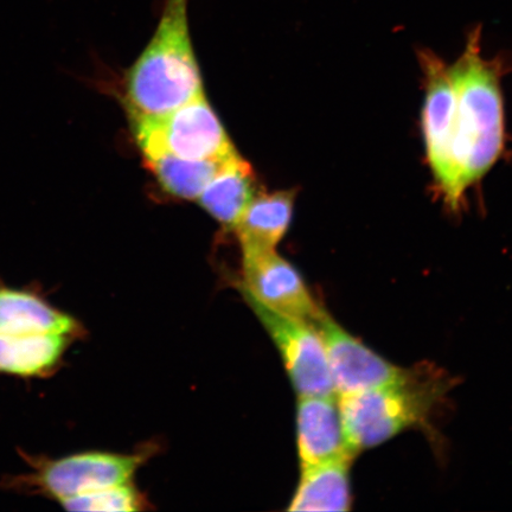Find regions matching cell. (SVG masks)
Here are the masks:
<instances>
[{
  "mask_svg": "<svg viewBox=\"0 0 512 512\" xmlns=\"http://www.w3.org/2000/svg\"><path fill=\"white\" fill-rule=\"evenodd\" d=\"M144 453L85 452L35 464V472L15 478L11 486L46 494L57 502L131 483L145 462Z\"/></svg>",
  "mask_w": 512,
  "mask_h": 512,
  "instance_id": "5b68a950",
  "label": "cell"
},
{
  "mask_svg": "<svg viewBox=\"0 0 512 512\" xmlns=\"http://www.w3.org/2000/svg\"><path fill=\"white\" fill-rule=\"evenodd\" d=\"M450 382L443 371L425 364L406 369L393 383L339 396V414L350 452L356 457L409 428L425 426L445 398Z\"/></svg>",
  "mask_w": 512,
  "mask_h": 512,
  "instance_id": "3957f363",
  "label": "cell"
},
{
  "mask_svg": "<svg viewBox=\"0 0 512 512\" xmlns=\"http://www.w3.org/2000/svg\"><path fill=\"white\" fill-rule=\"evenodd\" d=\"M297 441L302 467L355 458L345 441L338 403L332 395L300 396Z\"/></svg>",
  "mask_w": 512,
  "mask_h": 512,
  "instance_id": "30bf717a",
  "label": "cell"
},
{
  "mask_svg": "<svg viewBox=\"0 0 512 512\" xmlns=\"http://www.w3.org/2000/svg\"><path fill=\"white\" fill-rule=\"evenodd\" d=\"M245 298L283 357L288 376L299 398L334 394L328 352L317 325L307 320L280 315L252 298Z\"/></svg>",
  "mask_w": 512,
  "mask_h": 512,
  "instance_id": "8992f818",
  "label": "cell"
},
{
  "mask_svg": "<svg viewBox=\"0 0 512 512\" xmlns=\"http://www.w3.org/2000/svg\"><path fill=\"white\" fill-rule=\"evenodd\" d=\"M188 3L165 0L155 35L127 72L125 104L132 119L162 117L203 94Z\"/></svg>",
  "mask_w": 512,
  "mask_h": 512,
  "instance_id": "7a4b0ae2",
  "label": "cell"
},
{
  "mask_svg": "<svg viewBox=\"0 0 512 512\" xmlns=\"http://www.w3.org/2000/svg\"><path fill=\"white\" fill-rule=\"evenodd\" d=\"M73 339L61 335H0V374L46 377L57 369Z\"/></svg>",
  "mask_w": 512,
  "mask_h": 512,
  "instance_id": "9a60e30c",
  "label": "cell"
},
{
  "mask_svg": "<svg viewBox=\"0 0 512 512\" xmlns=\"http://www.w3.org/2000/svg\"><path fill=\"white\" fill-rule=\"evenodd\" d=\"M132 123L140 149L155 147L189 160H223L236 153L204 93L162 117Z\"/></svg>",
  "mask_w": 512,
  "mask_h": 512,
  "instance_id": "277c9868",
  "label": "cell"
},
{
  "mask_svg": "<svg viewBox=\"0 0 512 512\" xmlns=\"http://www.w3.org/2000/svg\"><path fill=\"white\" fill-rule=\"evenodd\" d=\"M316 325L324 339L332 384L338 396L381 387L400 380L405 374L406 369L376 354L325 311Z\"/></svg>",
  "mask_w": 512,
  "mask_h": 512,
  "instance_id": "9c48e42d",
  "label": "cell"
},
{
  "mask_svg": "<svg viewBox=\"0 0 512 512\" xmlns=\"http://www.w3.org/2000/svg\"><path fill=\"white\" fill-rule=\"evenodd\" d=\"M60 504L69 511L132 512L144 509L143 497L131 483L64 499Z\"/></svg>",
  "mask_w": 512,
  "mask_h": 512,
  "instance_id": "e0dca14e",
  "label": "cell"
},
{
  "mask_svg": "<svg viewBox=\"0 0 512 512\" xmlns=\"http://www.w3.org/2000/svg\"><path fill=\"white\" fill-rule=\"evenodd\" d=\"M82 326L34 293L0 285V335H61L76 338Z\"/></svg>",
  "mask_w": 512,
  "mask_h": 512,
  "instance_id": "8fae6325",
  "label": "cell"
},
{
  "mask_svg": "<svg viewBox=\"0 0 512 512\" xmlns=\"http://www.w3.org/2000/svg\"><path fill=\"white\" fill-rule=\"evenodd\" d=\"M258 194V181L251 164L236 152L224 160L197 200L224 228L234 229Z\"/></svg>",
  "mask_w": 512,
  "mask_h": 512,
  "instance_id": "4fadbf2b",
  "label": "cell"
},
{
  "mask_svg": "<svg viewBox=\"0 0 512 512\" xmlns=\"http://www.w3.org/2000/svg\"><path fill=\"white\" fill-rule=\"evenodd\" d=\"M242 259V294L280 315L317 324L324 310L290 262L275 251Z\"/></svg>",
  "mask_w": 512,
  "mask_h": 512,
  "instance_id": "ba28073f",
  "label": "cell"
},
{
  "mask_svg": "<svg viewBox=\"0 0 512 512\" xmlns=\"http://www.w3.org/2000/svg\"><path fill=\"white\" fill-rule=\"evenodd\" d=\"M425 76V104L422 111L428 166L446 206L451 209L453 195L452 124L456 89L451 68L430 50L419 51Z\"/></svg>",
  "mask_w": 512,
  "mask_h": 512,
  "instance_id": "52a82bcc",
  "label": "cell"
},
{
  "mask_svg": "<svg viewBox=\"0 0 512 512\" xmlns=\"http://www.w3.org/2000/svg\"><path fill=\"white\" fill-rule=\"evenodd\" d=\"M351 458L302 467V477L288 511H349Z\"/></svg>",
  "mask_w": 512,
  "mask_h": 512,
  "instance_id": "5bb4252c",
  "label": "cell"
},
{
  "mask_svg": "<svg viewBox=\"0 0 512 512\" xmlns=\"http://www.w3.org/2000/svg\"><path fill=\"white\" fill-rule=\"evenodd\" d=\"M297 190L256 195L234 230L242 255L275 251L290 227Z\"/></svg>",
  "mask_w": 512,
  "mask_h": 512,
  "instance_id": "7c38bea8",
  "label": "cell"
},
{
  "mask_svg": "<svg viewBox=\"0 0 512 512\" xmlns=\"http://www.w3.org/2000/svg\"><path fill=\"white\" fill-rule=\"evenodd\" d=\"M140 150L162 188L183 200H197L226 160L183 159L155 147Z\"/></svg>",
  "mask_w": 512,
  "mask_h": 512,
  "instance_id": "2e32d148",
  "label": "cell"
},
{
  "mask_svg": "<svg viewBox=\"0 0 512 512\" xmlns=\"http://www.w3.org/2000/svg\"><path fill=\"white\" fill-rule=\"evenodd\" d=\"M456 105L452 124L453 196L451 210L462 208L466 191L501 158L505 145L501 80L504 62L486 60L480 28L473 30L464 53L450 66Z\"/></svg>",
  "mask_w": 512,
  "mask_h": 512,
  "instance_id": "6da1fadb",
  "label": "cell"
}]
</instances>
